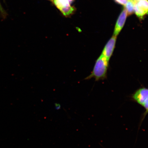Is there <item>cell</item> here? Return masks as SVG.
Here are the masks:
<instances>
[{
	"label": "cell",
	"instance_id": "8992f818",
	"mask_svg": "<svg viewBox=\"0 0 148 148\" xmlns=\"http://www.w3.org/2000/svg\"><path fill=\"white\" fill-rule=\"evenodd\" d=\"M135 3L136 2L133 0H128L126 4L125 5L124 8L127 11V16L134 13Z\"/></svg>",
	"mask_w": 148,
	"mask_h": 148
},
{
	"label": "cell",
	"instance_id": "6da1fadb",
	"mask_svg": "<svg viewBox=\"0 0 148 148\" xmlns=\"http://www.w3.org/2000/svg\"><path fill=\"white\" fill-rule=\"evenodd\" d=\"M108 64L109 61L101 54L96 60L91 74L85 79H89L94 77L96 81H98L104 79L106 77Z\"/></svg>",
	"mask_w": 148,
	"mask_h": 148
},
{
	"label": "cell",
	"instance_id": "3957f363",
	"mask_svg": "<svg viewBox=\"0 0 148 148\" xmlns=\"http://www.w3.org/2000/svg\"><path fill=\"white\" fill-rule=\"evenodd\" d=\"M134 13L140 19H143L148 14V0L136 1L135 4Z\"/></svg>",
	"mask_w": 148,
	"mask_h": 148
},
{
	"label": "cell",
	"instance_id": "277c9868",
	"mask_svg": "<svg viewBox=\"0 0 148 148\" xmlns=\"http://www.w3.org/2000/svg\"><path fill=\"white\" fill-rule=\"evenodd\" d=\"M116 40V36H113L105 45L101 53L108 61L110 60L115 47Z\"/></svg>",
	"mask_w": 148,
	"mask_h": 148
},
{
	"label": "cell",
	"instance_id": "5b68a950",
	"mask_svg": "<svg viewBox=\"0 0 148 148\" xmlns=\"http://www.w3.org/2000/svg\"><path fill=\"white\" fill-rule=\"evenodd\" d=\"M127 16V11L124 8L116 21L113 36L117 37L125 25Z\"/></svg>",
	"mask_w": 148,
	"mask_h": 148
},
{
	"label": "cell",
	"instance_id": "30bf717a",
	"mask_svg": "<svg viewBox=\"0 0 148 148\" xmlns=\"http://www.w3.org/2000/svg\"><path fill=\"white\" fill-rule=\"evenodd\" d=\"M48 1H52L53 2V0H48Z\"/></svg>",
	"mask_w": 148,
	"mask_h": 148
},
{
	"label": "cell",
	"instance_id": "9c48e42d",
	"mask_svg": "<svg viewBox=\"0 0 148 148\" xmlns=\"http://www.w3.org/2000/svg\"><path fill=\"white\" fill-rule=\"evenodd\" d=\"M133 1H134L135 2H136V1H139L140 0H133Z\"/></svg>",
	"mask_w": 148,
	"mask_h": 148
},
{
	"label": "cell",
	"instance_id": "52a82bcc",
	"mask_svg": "<svg viewBox=\"0 0 148 148\" xmlns=\"http://www.w3.org/2000/svg\"><path fill=\"white\" fill-rule=\"evenodd\" d=\"M8 15V14L2 6L1 2H0V16L2 18L5 19Z\"/></svg>",
	"mask_w": 148,
	"mask_h": 148
},
{
	"label": "cell",
	"instance_id": "ba28073f",
	"mask_svg": "<svg viewBox=\"0 0 148 148\" xmlns=\"http://www.w3.org/2000/svg\"><path fill=\"white\" fill-rule=\"evenodd\" d=\"M55 107L57 109V110H59L60 108V104H58V103H55Z\"/></svg>",
	"mask_w": 148,
	"mask_h": 148
},
{
	"label": "cell",
	"instance_id": "7a4b0ae2",
	"mask_svg": "<svg viewBox=\"0 0 148 148\" xmlns=\"http://www.w3.org/2000/svg\"><path fill=\"white\" fill-rule=\"evenodd\" d=\"M75 0H53V3L63 15L69 17L75 12V7L72 5Z\"/></svg>",
	"mask_w": 148,
	"mask_h": 148
}]
</instances>
